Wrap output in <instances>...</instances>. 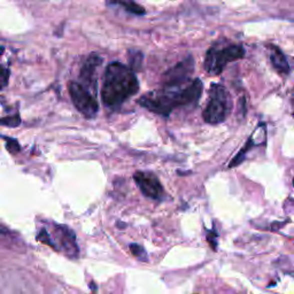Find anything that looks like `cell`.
Returning a JSON list of instances; mask_svg holds the SVG:
<instances>
[{"instance_id": "obj_3", "label": "cell", "mask_w": 294, "mask_h": 294, "mask_svg": "<svg viewBox=\"0 0 294 294\" xmlns=\"http://www.w3.org/2000/svg\"><path fill=\"white\" fill-rule=\"evenodd\" d=\"M232 109L231 95L222 84L214 83L209 90V99L207 106L202 113L206 123L219 124L222 123Z\"/></svg>"}, {"instance_id": "obj_5", "label": "cell", "mask_w": 294, "mask_h": 294, "mask_svg": "<svg viewBox=\"0 0 294 294\" xmlns=\"http://www.w3.org/2000/svg\"><path fill=\"white\" fill-rule=\"evenodd\" d=\"M68 91L72 104L79 113L86 118L95 117L99 112V104L95 93H92L91 90L77 82H70L68 84Z\"/></svg>"}, {"instance_id": "obj_7", "label": "cell", "mask_w": 294, "mask_h": 294, "mask_svg": "<svg viewBox=\"0 0 294 294\" xmlns=\"http://www.w3.org/2000/svg\"><path fill=\"white\" fill-rule=\"evenodd\" d=\"M136 184L138 185L144 196L154 200H161L165 197V191L160 183L159 178L152 173H144V171H137L133 175Z\"/></svg>"}, {"instance_id": "obj_6", "label": "cell", "mask_w": 294, "mask_h": 294, "mask_svg": "<svg viewBox=\"0 0 294 294\" xmlns=\"http://www.w3.org/2000/svg\"><path fill=\"white\" fill-rule=\"evenodd\" d=\"M194 70V59L192 56H188L185 60L178 62L176 66L170 68L163 74V85L162 86H174L183 85L189 83L191 79V74Z\"/></svg>"}, {"instance_id": "obj_1", "label": "cell", "mask_w": 294, "mask_h": 294, "mask_svg": "<svg viewBox=\"0 0 294 294\" xmlns=\"http://www.w3.org/2000/svg\"><path fill=\"white\" fill-rule=\"evenodd\" d=\"M202 89L201 81L196 78L183 85L162 86L161 90L144 94L138 99V104L158 115L169 116L174 109L197 105Z\"/></svg>"}, {"instance_id": "obj_19", "label": "cell", "mask_w": 294, "mask_h": 294, "mask_svg": "<svg viewBox=\"0 0 294 294\" xmlns=\"http://www.w3.org/2000/svg\"><path fill=\"white\" fill-rule=\"evenodd\" d=\"M9 77V70L6 69L5 67H2V75H1V82H2V87L6 86L7 84V78Z\"/></svg>"}, {"instance_id": "obj_15", "label": "cell", "mask_w": 294, "mask_h": 294, "mask_svg": "<svg viewBox=\"0 0 294 294\" xmlns=\"http://www.w3.org/2000/svg\"><path fill=\"white\" fill-rule=\"evenodd\" d=\"M37 240H38V242H40V243L45 244V245L51 246V247L53 248V250H55V251H56V247H55L54 240L52 239L51 235L48 234L46 229H41V230L39 231V234L37 235Z\"/></svg>"}, {"instance_id": "obj_14", "label": "cell", "mask_w": 294, "mask_h": 294, "mask_svg": "<svg viewBox=\"0 0 294 294\" xmlns=\"http://www.w3.org/2000/svg\"><path fill=\"white\" fill-rule=\"evenodd\" d=\"M130 251H131V253L135 255V257L139 260L141 262H147L148 261V257H147V253L146 251H145V248L139 245V244H136L133 243L131 245L129 246Z\"/></svg>"}, {"instance_id": "obj_22", "label": "cell", "mask_w": 294, "mask_h": 294, "mask_svg": "<svg viewBox=\"0 0 294 294\" xmlns=\"http://www.w3.org/2000/svg\"><path fill=\"white\" fill-rule=\"evenodd\" d=\"M292 106H293V110H294V91H293V94H292Z\"/></svg>"}, {"instance_id": "obj_9", "label": "cell", "mask_w": 294, "mask_h": 294, "mask_svg": "<svg viewBox=\"0 0 294 294\" xmlns=\"http://www.w3.org/2000/svg\"><path fill=\"white\" fill-rule=\"evenodd\" d=\"M55 235L58 243L63 247V251L70 258H77L78 247L76 244V236L66 225H56Z\"/></svg>"}, {"instance_id": "obj_16", "label": "cell", "mask_w": 294, "mask_h": 294, "mask_svg": "<svg viewBox=\"0 0 294 294\" xmlns=\"http://www.w3.org/2000/svg\"><path fill=\"white\" fill-rule=\"evenodd\" d=\"M21 123V117L18 114H14L12 116H6L1 118V124L5 125V127H10V128H16Z\"/></svg>"}, {"instance_id": "obj_21", "label": "cell", "mask_w": 294, "mask_h": 294, "mask_svg": "<svg viewBox=\"0 0 294 294\" xmlns=\"http://www.w3.org/2000/svg\"><path fill=\"white\" fill-rule=\"evenodd\" d=\"M116 224H117V228H121V229H124V228H127V224H125V223L117 222Z\"/></svg>"}, {"instance_id": "obj_20", "label": "cell", "mask_w": 294, "mask_h": 294, "mask_svg": "<svg viewBox=\"0 0 294 294\" xmlns=\"http://www.w3.org/2000/svg\"><path fill=\"white\" fill-rule=\"evenodd\" d=\"M90 289H91V291L93 292V294H97V284H95L94 282L90 283Z\"/></svg>"}, {"instance_id": "obj_23", "label": "cell", "mask_w": 294, "mask_h": 294, "mask_svg": "<svg viewBox=\"0 0 294 294\" xmlns=\"http://www.w3.org/2000/svg\"><path fill=\"white\" fill-rule=\"evenodd\" d=\"M293 186H294V178H293Z\"/></svg>"}, {"instance_id": "obj_13", "label": "cell", "mask_w": 294, "mask_h": 294, "mask_svg": "<svg viewBox=\"0 0 294 294\" xmlns=\"http://www.w3.org/2000/svg\"><path fill=\"white\" fill-rule=\"evenodd\" d=\"M141 63H143V54L138 51H130L129 52V67L135 71V70L140 69Z\"/></svg>"}, {"instance_id": "obj_18", "label": "cell", "mask_w": 294, "mask_h": 294, "mask_svg": "<svg viewBox=\"0 0 294 294\" xmlns=\"http://www.w3.org/2000/svg\"><path fill=\"white\" fill-rule=\"evenodd\" d=\"M216 237H217V235L215 234V232H212V231H208V236H207V239H208V243H209V245H211V247H213V250L215 251L216 250V244H217V242H216Z\"/></svg>"}, {"instance_id": "obj_4", "label": "cell", "mask_w": 294, "mask_h": 294, "mask_svg": "<svg viewBox=\"0 0 294 294\" xmlns=\"http://www.w3.org/2000/svg\"><path fill=\"white\" fill-rule=\"evenodd\" d=\"M245 56V48L242 45H228L224 47L213 46L209 48L205 58L204 67L209 75L222 74L228 63L234 62Z\"/></svg>"}, {"instance_id": "obj_10", "label": "cell", "mask_w": 294, "mask_h": 294, "mask_svg": "<svg viewBox=\"0 0 294 294\" xmlns=\"http://www.w3.org/2000/svg\"><path fill=\"white\" fill-rule=\"evenodd\" d=\"M270 51V61L273 63L275 70L283 75H288L290 72V64L286 60L284 53L275 45H269Z\"/></svg>"}, {"instance_id": "obj_8", "label": "cell", "mask_w": 294, "mask_h": 294, "mask_svg": "<svg viewBox=\"0 0 294 294\" xmlns=\"http://www.w3.org/2000/svg\"><path fill=\"white\" fill-rule=\"evenodd\" d=\"M102 58L97 53L91 54L89 58L86 59L85 62L82 66L81 75L79 77L83 81V85L87 87V89L92 91L93 93L97 92V74H98V68L101 66Z\"/></svg>"}, {"instance_id": "obj_12", "label": "cell", "mask_w": 294, "mask_h": 294, "mask_svg": "<svg viewBox=\"0 0 294 294\" xmlns=\"http://www.w3.org/2000/svg\"><path fill=\"white\" fill-rule=\"evenodd\" d=\"M253 143H254V139L251 137V138L247 140V144L245 145V147H243L242 150H240L239 153L235 156L234 160H232L230 165H229V167L232 168V167H236V166L240 165V163H242L244 161V159H245V155L247 153V151L250 150V148L252 147V145H253Z\"/></svg>"}, {"instance_id": "obj_17", "label": "cell", "mask_w": 294, "mask_h": 294, "mask_svg": "<svg viewBox=\"0 0 294 294\" xmlns=\"http://www.w3.org/2000/svg\"><path fill=\"white\" fill-rule=\"evenodd\" d=\"M3 139L6 141V148L8 150L10 153H17V152L21 151V146L20 144L17 143L16 139H13V138H8V137H3Z\"/></svg>"}, {"instance_id": "obj_2", "label": "cell", "mask_w": 294, "mask_h": 294, "mask_svg": "<svg viewBox=\"0 0 294 294\" xmlns=\"http://www.w3.org/2000/svg\"><path fill=\"white\" fill-rule=\"evenodd\" d=\"M138 91V78L131 68L117 61L108 64L101 87V99L107 108H120Z\"/></svg>"}, {"instance_id": "obj_11", "label": "cell", "mask_w": 294, "mask_h": 294, "mask_svg": "<svg viewBox=\"0 0 294 294\" xmlns=\"http://www.w3.org/2000/svg\"><path fill=\"white\" fill-rule=\"evenodd\" d=\"M106 2L108 6L122 7V8H124L125 12L131 15H137V16H140V15L146 13L144 7L137 3L135 0H107Z\"/></svg>"}]
</instances>
